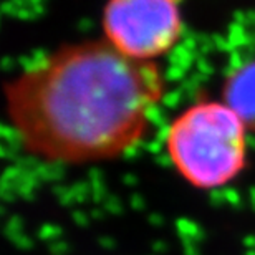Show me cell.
Masks as SVG:
<instances>
[{
	"label": "cell",
	"mask_w": 255,
	"mask_h": 255,
	"mask_svg": "<svg viewBox=\"0 0 255 255\" xmlns=\"http://www.w3.org/2000/svg\"><path fill=\"white\" fill-rule=\"evenodd\" d=\"M164 93L157 63L128 58L101 38L40 55L5 85V105L27 154L81 166L139 146Z\"/></svg>",
	"instance_id": "6da1fadb"
},
{
	"label": "cell",
	"mask_w": 255,
	"mask_h": 255,
	"mask_svg": "<svg viewBox=\"0 0 255 255\" xmlns=\"http://www.w3.org/2000/svg\"><path fill=\"white\" fill-rule=\"evenodd\" d=\"M249 128L226 101L201 100L171 120L164 149L172 169L199 191H216L242 174L249 161Z\"/></svg>",
	"instance_id": "7a4b0ae2"
},
{
	"label": "cell",
	"mask_w": 255,
	"mask_h": 255,
	"mask_svg": "<svg viewBox=\"0 0 255 255\" xmlns=\"http://www.w3.org/2000/svg\"><path fill=\"white\" fill-rule=\"evenodd\" d=\"M184 0H108L101 13L103 40L125 57L156 63L181 42Z\"/></svg>",
	"instance_id": "3957f363"
},
{
	"label": "cell",
	"mask_w": 255,
	"mask_h": 255,
	"mask_svg": "<svg viewBox=\"0 0 255 255\" xmlns=\"http://www.w3.org/2000/svg\"><path fill=\"white\" fill-rule=\"evenodd\" d=\"M224 101L237 111L249 129L255 131V62L242 66L229 78Z\"/></svg>",
	"instance_id": "277c9868"
}]
</instances>
